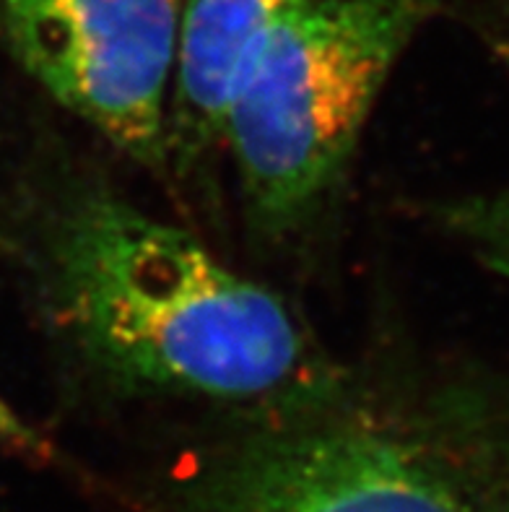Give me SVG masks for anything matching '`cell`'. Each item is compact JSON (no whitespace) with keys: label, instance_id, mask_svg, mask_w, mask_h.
Instances as JSON below:
<instances>
[{"label":"cell","instance_id":"5","mask_svg":"<svg viewBox=\"0 0 509 512\" xmlns=\"http://www.w3.org/2000/svg\"><path fill=\"white\" fill-rule=\"evenodd\" d=\"M310 0H187L180 19L172 94L169 151L193 162L224 136L239 86L268 39Z\"/></svg>","mask_w":509,"mask_h":512},{"label":"cell","instance_id":"6","mask_svg":"<svg viewBox=\"0 0 509 512\" xmlns=\"http://www.w3.org/2000/svg\"><path fill=\"white\" fill-rule=\"evenodd\" d=\"M499 52L509 68V39H504ZM447 224L458 229L491 268L509 279V188L450 208Z\"/></svg>","mask_w":509,"mask_h":512},{"label":"cell","instance_id":"2","mask_svg":"<svg viewBox=\"0 0 509 512\" xmlns=\"http://www.w3.org/2000/svg\"><path fill=\"white\" fill-rule=\"evenodd\" d=\"M463 401L328 375L260 403L182 479L172 512H489Z\"/></svg>","mask_w":509,"mask_h":512},{"label":"cell","instance_id":"1","mask_svg":"<svg viewBox=\"0 0 509 512\" xmlns=\"http://www.w3.org/2000/svg\"><path fill=\"white\" fill-rule=\"evenodd\" d=\"M39 281L73 349L130 390L268 403L328 375L276 294L102 185L55 198Z\"/></svg>","mask_w":509,"mask_h":512},{"label":"cell","instance_id":"3","mask_svg":"<svg viewBox=\"0 0 509 512\" xmlns=\"http://www.w3.org/2000/svg\"><path fill=\"white\" fill-rule=\"evenodd\" d=\"M437 0H310L239 86L221 141L252 224L289 234L336 188L395 60Z\"/></svg>","mask_w":509,"mask_h":512},{"label":"cell","instance_id":"7","mask_svg":"<svg viewBox=\"0 0 509 512\" xmlns=\"http://www.w3.org/2000/svg\"><path fill=\"white\" fill-rule=\"evenodd\" d=\"M0 448L21 450V453L32 455H50L47 440H42L37 435V429L29 427L3 398H0Z\"/></svg>","mask_w":509,"mask_h":512},{"label":"cell","instance_id":"4","mask_svg":"<svg viewBox=\"0 0 509 512\" xmlns=\"http://www.w3.org/2000/svg\"><path fill=\"white\" fill-rule=\"evenodd\" d=\"M182 0H0V29L52 99L146 167L169 159Z\"/></svg>","mask_w":509,"mask_h":512}]
</instances>
